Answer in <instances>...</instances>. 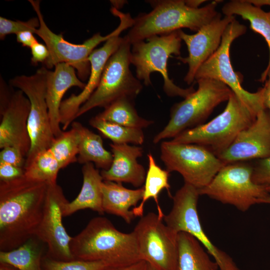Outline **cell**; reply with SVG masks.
<instances>
[{"mask_svg": "<svg viewBox=\"0 0 270 270\" xmlns=\"http://www.w3.org/2000/svg\"><path fill=\"white\" fill-rule=\"evenodd\" d=\"M0 270H18L16 268L4 263H0Z\"/></svg>", "mask_w": 270, "mask_h": 270, "instance_id": "f6af8a7d", "label": "cell"}, {"mask_svg": "<svg viewBox=\"0 0 270 270\" xmlns=\"http://www.w3.org/2000/svg\"><path fill=\"white\" fill-rule=\"evenodd\" d=\"M132 44L130 61L136 67V76L146 86L152 84L150 75L160 72L164 80L163 89L169 96L186 98L195 91L194 86L183 88L174 84L168 72V60L172 54L180 56L182 40L178 31L154 36Z\"/></svg>", "mask_w": 270, "mask_h": 270, "instance_id": "52a82bcc", "label": "cell"}, {"mask_svg": "<svg viewBox=\"0 0 270 270\" xmlns=\"http://www.w3.org/2000/svg\"><path fill=\"white\" fill-rule=\"evenodd\" d=\"M148 162V170L146 172L144 184V194L140 204L132 209L136 217H142L144 216V206L150 198H152L156 202L158 216L164 218V214L158 202L160 192L164 189L168 190V195L172 198L170 189V185L168 178L170 172L162 168L156 162L151 152L147 155Z\"/></svg>", "mask_w": 270, "mask_h": 270, "instance_id": "83f0119b", "label": "cell"}, {"mask_svg": "<svg viewBox=\"0 0 270 270\" xmlns=\"http://www.w3.org/2000/svg\"><path fill=\"white\" fill-rule=\"evenodd\" d=\"M82 172L83 182L80 191L74 200L64 204L62 212L64 217L87 208L100 214H104L102 205L104 180L100 172L92 162L84 164Z\"/></svg>", "mask_w": 270, "mask_h": 270, "instance_id": "7402d4cb", "label": "cell"}, {"mask_svg": "<svg viewBox=\"0 0 270 270\" xmlns=\"http://www.w3.org/2000/svg\"><path fill=\"white\" fill-rule=\"evenodd\" d=\"M218 158L225 164L270 157V112L264 108Z\"/></svg>", "mask_w": 270, "mask_h": 270, "instance_id": "ac0fdd59", "label": "cell"}, {"mask_svg": "<svg viewBox=\"0 0 270 270\" xmlns=\"http://www.w3.org/2000/svg\"><path fill=\"white\" fill-rule=\"evenodd\" d=\"M222 10L226 16L238 15L242 19L248 20L250 29L262 35L266 40L269 49V60L258 80L264 83L266 74L270 70V10L264 12L261 8L252 4L247 0H230L224 5Z\"/></svg>", "mask_w": 270, "mask_h": 270, "instance_id": "cb8c5ba5", "label": "cell"}, {"mask_svg": "<svg viewBox=\"0 0 270 270\" xmlns=\"http://www.w3.org/2000/svg\"><path fill=\"white\" fill-rule=\"evenodd\" d=\"M196 82L198 89L172 106L170 120L154 137V144L174 138L185 130L202 124L214 110L228 101L233 92L226 84L216 80L200 78Z\"/></svg>", "mask_w": 270, "mask_h": 270, "instance_id": "8992f818", "label": "cell"}, {"mask_svg": "<svg viewBox=\"0 0 270 270\" xmlns=\"http://www.w3.org/2000/svg\"><path fill=\"white\" fill-rule=\"evenodd\" d=\"M261 88L264 106L270 112V70L266 74L264 86Z\"/></svg>", "mask_w": 270, "mask_h": 270, "instance_id": "60d3db41", "label": "cell"}, {"mask_svg": "<svg viewBox=\"0 0 270 270\" xmlns=\"http://www.w3.org/2000/svg\"><path fill=\"white\" fill-rule=\"evenodd\" d=\"M18 42L22 46L30 48L38 40L34 36V33L30 31H24L16 34Z\"/></svg>", "mask_w": 270, "mask_h": 270, "instance_id": "f35d334b", "label": "cell"}, {"mask_svg": "<svg viewBox=\"0 0 270 270\" xmlns=\"http://www.w3.org/2000/svg\"><path fill=\"white\" fill-rule=\"evenodd\" d=\"M252 170L253 166L244 162L226 164L207 186L198 190L199 194L246 212L269 194L253 182Z\"/></svg>", "mask_w": 270, "mask_h": 270, "instance_id": "9c48e42d", "label": "cell"}, {"mask_svg": "<svg viewBox=\"0 0 270 270\" xmlns=\"http://www.w3.org/2000/svg\"><path fill=\"white\" fill-rule=\"evenodd\" d=\"M252 4L261 8L262 6H270V0H247Z\"/></svg>", "mask_w": 270, "mask_h": 270, "instance_id": "7bdbcfd3", "label": "cell"}, {"mask_svg": "<svg viewBox=\"0 0 270 270\" xmlns=\"http://www.w3.org/2000/svg\"><path fill=\"white\" fill-rule=\"evenodd\" d=\"M246 27L234 20L225 30L218 50L198 69L195 76L196 81L200 78H211L226 84L253 113L257 115L265 108L262 101V90L250 92L242 86L243 77L236 72L232 65L230 50L232 42L244 34Z\"/></svg>", "mask_w": 270, "mask_h": 270, "instance_id": "30bf717a", "label": "cell"}, {"mask_svg": "<svg viewBox=\"0 0 270 270\" xmlns=\"http://www.w3.org/2000/svg\"><path fill=\"white\" fill-rule=\"evenodd\" d=\"M160 159L170 172H178L184 182L198 190L207 186L225 164L204 146L164 141Z\"/></svg>", "mask_w": 270, "mask_h": 270, "instance_id": "8fae6325", "label": "cell"}, {"mask_svg": "<svg viewBox=\"0 0 270 270\" xmlns=\"http://www.w3.org/2000/svg\"><path fill=\"white\" fill-rule=\"evenodd\" d=\"M86 84L78 78L74 68L68 64H58L55 66L54 71L48 70L46 101L52 130L55 137L60 135L63 130L60 127V108L64 95L72 87L83 90Z\"/></svg>", "mask_w": 270, "mask_h": 270, "instance_id": "44dd1931", "label": "cell"}, {"mask_svg": "<svg viewBox=\"0 0 270 270\" xmlns=\"http://www.w3.org/2000/svg\"><path fill=\"white\" fill-rule=\"evenodd\" d=\"M149 2L152 10L134 18L133 26L124 36L131 45L154 36L170 34L182 28L198 32L218 14L216 8L220 1L214 0L198 8L188 6L184 0Z\"/></svg>", "mask_w": 270, "mask_h": 270, "instance_id": "3957f363", "label": "cell"}, {"mask_svg": "<svg viewBox=\"0 0 270 270\" xmlns=\"http://www.w3.org/2000/svg\"><path fill=\"white\" fill-rule=\"evenodd\" d=\"M48 184L24 175L0 181V251L16 248L35 235L42 217Z\"/></svg>", "mask_w": 270, "mask_h": 270, "instance_id": "6da1fadb", "label": "cell"}, {"mask_svg": "<svg viewBox=\"0 0 270 270\" xmlns=\"http://www.w3.org/2000/svg\"><path fill=\"white\" fill-rule=\"evenodd\" d=\"M60 166L50 150L37 154L24 167V176L32 180L48 184L56 182Z\"/></svg>", "mask_w": 270, "mask_h": 270, "instance_id": "4dcf8cb0", "label": "cell"}, {"mask_svg": "<svg viewBox=\"0 0 270 270\" xmlns=\"http://www.w3.org/2000/svg\"><path fill=\"white\" fill-rule=\"evenodd\" d=\"M235 18L234 16L222 18L220 14L211 22L202 26L196 32L190 34L182 30H178V35L187 46L188 54L185 58H176L188 64V71L184 80L188 85L194 80L199 68L218 48L223 34L228 25Z\"/></svg>", "mask_w": 270, "mask_h": 270, "instance_id": "e0dca14e", "label": "cell"}, {"mask_svg": "<svg viewBox=\"0 0 270 270\" xmlns=\"http://www.w3.org/2000/svg\"><path fill=\"white\" fill-rule=\"evenodd\" d=\"M89 124L114 144L141 145L144 140V133L141 128L123 126L104 120L96 116L90 119Z\"/></svg>", "mask_w": 270, "mask_h": 270, "instance_id": "f546056e", "label": "cell"}, {"mask_svg": "<svg viewBox=\"0 0 270 270\" xmlns=\"http://www.w3.org/2000/svg\"><path fill=\"white\" fill-rule=\"evenodd\" d=\"M240 270L238 268H236V270Z\"/></svg>", "mask_w": 270, "mask_h": 270, "instance_id": "c3c4849f", "label": "cell"}, {"mask_svg": "<svg viewBox=\"0 0 270 270\" xmlns=\"http://www.w3.org/2000/svg\"><path fill=\"white\" fill-rule=\"evenodd\" d=\"M131 46L124 37L119 48L108 60L96 88L80 106L76 118L94 108H104L121 98L134 100L140 92L142 85L130 68Z\"/></svg>", "mask_w": 270, "mask_h": 270, "instance_id": "ba28073f", "label": "cell"}, {"mask_svg": "<svg viewBox=\"0 0 270 270\" xmlns=\"http://www.w3.org/2000/svg\"><path fill=\"white\" fill-rule=\"evenodd\" d=\"M223 112L206 124L184 130L171 140L206 147L216 156L228 148L256 115L232 92Z\"/></svg>", "mask_w": 270, "mask_h": 270, "instance_id": "5b68a950", "label": "cell"}, {"mask_svg": "<svg viewBox=\"0 0 270 270\" xmlns=\"http://www.w3.org/2000/svg\"><path fill=\"white\" fill-rule=\"evenodd\" d=\"M113 159L107 170H102L104 180L126 182L136 188H142L144 184L146 172L138 158L143 155V148L129 144H110Z\"/></svg>", "mask_w": 270, "mask_h": 270, "instance_id": "ffe728a7", "label": "cell"}, {"mask_svg": "<svg viewBox=\"0 0 270 270\" xmlns=\"http://www.w3.org/2000/svg\"><path fill=\"white\" fill-rule=\"evenodd\" d=\"M253 166L252 180L270 194V157L258 160Z\"/></svg>", "mask_w": 270, "mask_h": 270, "instance_id": "e575fe53", "label": "cell"}, {"mask_svg": "<svg viewBox=\"0 0 270 270\" xmlns=\"http://www.w3.org/2000/svg\"><path fill=\"white\" fill-rule=\"evenodd\" d=\"M70 250L74 259L104 262L123 266L141 260L134 232H122L107 218H92L72 237Z\"/></svg>", "mask_w": 270, "mask_h": 270, "instance_id": "7a4b0ae2", "label": "cell"}, {"mask_svg": "<svg viewBox=\"0 0 270 270\" xmlns=\"http://www.w3.org/2000/svg\"><path fill=\"white\" fill-rule=\"evenodd\" d=\"M110 266L101 261H89L79 259L62 261L53 259L46 254L42 262V270H102Z\"/></svg>", "mask_w": 270, "mask_h": 270, "instance_id": "d6a6232c", "label": "cell"}, {"mask_svg": "<svg viewBox=\"0 0 270 270\" xmlns=\"http://www.w3.org/2000/svg\"><path fill=\"white\" fill-rule=\"evenodd\" d=\"M148 264L144 260L123 266H108L102 270H147Z\"/></svg>", "mask_w": 270, "mask_h": 270, "instance_id": "ab89813d", "label": "cell"}, {"mask_svg": "<svg viewBox=\"0 0 270 270\" xmlns=\"http://www.w3.org/2000/svg\"><path fill=\"white\" fill-rule=\"evenodd\" d=\"M68 201L56 182L48 184L44 213L35 235L47 245V256L58 260H74L70 250L72 237L62 222V207Z\"/></svg>", "mask_w": 270, "mask_h": 270, "instance_id": "2e32d148", "label": "cell"}, {"mask_svg": "<svg viewBox=\"0 0 270 270\" xmlns=\"http://www.w3.org/2000/svg\"><path fill=\"white\" fill-rule=\"evenodd\" d=\"M71 124L80 138L77 162L83 164L92 162L97 168L108 169L112 162V154L104 148L102 137L80 122L74 121Z\"/></svg>", "mask_w": 270, "mask_h": 270, "instance_id": "484cf974", "label": "cell"}, {"mask_svg": "<svg viewBox=\"0 0 270 270\" xmlns=\"http://www.w3.org/2000/svg\"><path fill=\"white\" fill-rule=\"evenodd\" d=\"M124 38L120 36V34L114 35L90 54L88 60L90 64V72L84 88L78 94H72L61 104L60 119L63 130H65L76 118L80 106L96 88L108 60L118 50Z\"/></svg>", "mask_w": 270, "mask_h": 270, "instance_id": "d6986e66", "label": "cell"}, {"mask_svg": "<svg viewBox=\"0 0 270 270\" xmlns=\"http://www.w3.org/2000/svg\"><path fill=\"white\" fill-rule=\"evenodd\" d=\"M178 254L176 270H218L217 263L194 236L184 232L178 234Z\"/></svg>", "mask_w": 270, "mask_h": 270, "instance_id": "d4e9b609", "label": "cell"}, {"mask_svg": "<svg viewBox=\"0 0 270 270\" xmlns=\"http://www.w3.org/2000/svg\"><path fill=\"white\" fill-rule=\"evenodd\" d=\"M110 2L112 4L113 8L118 10L121 8L127 2L126 0H110Z\"/></svg>", "mask_w": 270, "mask_h": 270, "instance_id": "ee69618b", "label": "cell"}, {"mask_svg": "<svg viewBox=\"0 0 270 270\" xmlns=\"http://www.w3.org/2000/svg\"><path fill=\"white\" fill-rule=\"evenodd\" d=\"M40 26V20L37 16L26 22L19 20H12L0 16V39L2 40L8 34H16L24 31H30L35 34Z\"/></svg>", "mask_w": 270, "mask_h": 270, "instance_id": "836d02e7", "label": "cell"}, {"mask_svg": "<svg viewBox=\"0 0 270 270\" xmlns=\"http://www.w3.org/2000/svg\"><path fill=\"white\" fill-rule=\"evenodd\" d=\"M104 120L123 126L143 129L154 123L140 116L133 103V100L123 98L118 100L104 108L96 115Z\"/></svg>", "mask_w": 270, "mask_h": 270, "instance_id": "f1b7e54d", "label": "cell"}, {"mask_svg": "<svg viewBox=\"0 0 270 270\" xmlns=\"http://www.w3.org/2000/svg\"><path fill=\"white\" fill-rule=\"evenodd\" d=\"M26 158L22 152L14 146H6L2 149L0 152V162L12 164L24 168Z\"/></svg>", "mask_w": 270, "mask_h": 270, "instance_id": "d590c367", "label": "cell"}, {"mask_svg": "<svg viewBox=\"0 0 270 270\" xmlns=\"http://www.w3.org/2000/svg\"><path fill=\"white\" fill-rule=\"evenodd\" d=\"M80 138L78 131L73 127L67 131H62L55 137L48 148L58 162L61 169L77 162Z\"/></svg>", "mask_w": 270, "mask_h": 270, "instance_id": "1f68e13d", "label": "cell"}, {"mask_svg": "<svg viewBox=\"0 0 270 270\" xmlns=\"http://www.w3.org/2000/svg\"><path fill=\"white\" fill-rule=\"evenodd\" d=\"M198 190L184 182L172 196L173 204L163 220L174 232L188 234L196 238L217 263L220 270H234L238 267L232 258L210 241L202 226L198 212Z\"/></svg>", "mask_w": 270, "mask_h": 270, "instance_id": "4fadbf2b", "label": "cell"}, {"mask_svg": "<svg viewBox=\"0 0 270 270\" xmlns=\"http://www.w3.org/2000/svg\"><path fill=\"white\" fill-rule=\"evenodd\" d=\"M30 48L32 55L31 62L34 65L46 62L49 56V52L46 46L37 41Z\"/></svg>", "mask_w": 270, "mask_h": 270, "instance_id": "74e56055", "label": "cell"}, {"mask_svg": "<svg viewBox=\"0 0 270 270\" xmlns=\"http://www.w3.org/2000/svg\"><path fill=\"white\" fill-rule=\"evenodd\" d=\"M47 252L46 244L34 235L16 248L0 251V263L10 264L18 270H42V260Z\"/></svg>", "mask_w": 270, "mask_h": 270, "instance_id": "4316f807", "label": "cell"}, {"mask_svg": "<svg viewBox=\"0 0 270 270\" xmlns=\"http://www.w3.org/2000/svg\"><path fill=\"white\" fill-rule=\"evenodd\" d=\"M134 232L141 260L156 270H176L178 234L153 212L140 218Z\"/></svg>", "mask_w": 270, "mask_h": 270, "instance_id": "5bb4252c", "label": "cell"}, {"mask_svg": "<svg viewBox=\"0 0 270 270\" xmlns=\"http://www.w3.org/2000/svg\"><path fill=\"white\" fill-rule=\"evenodd\" d=\"M48 70L45 66H42L34 74L29 76H16L10 81V86L22 90L30 102L28 130L31 147L26 158V164L39 152L48 149L55 138L52 130L46 101Z\"/></svg>", "mask_w": 270, "mask_h": 270, "instance_id": "7c38bea8", "label": "cell"}, {"mask_svg": "<svg viewBox=\"0 0 270 270\" xmlns=\"http://www.w3.org/2000/svg\"><path fill=\"white\" fill-rule=\"evenodd\" d=\"M38 18L40 26L35 34L45 42L49 56L44 63L46 68H52L60 63H66L77 71L78 78L82 81L88 78L90 72V64L88 58L94 48L112 36L120 34L124 30L130 28L134 20L129 14L123 13L115 10L113 14L119 18L118 26L110 34L102 36L100 32L95 34L82 44H75L64 40L62 34H56L52 31L46 24L40 9V1L28 0Z\"/></svg>", "mask_w": 270, "mask_h": 270, "instance_id": "277c9868", "label": "cell"}, {"mask_svg": "<svg viewBox=\"0 0 270 270\" xmlns=\"http://www.w3.org/2000/svg\"><path fill=\"white\" fill-rule=\"evenodd\" d=\"M0 148L14 146L26 158L31 147L28 130L30 102L20 90L10 91L0 78Z\"/></svg>", "mask_w": 270, "mask_h": 270, "instance_id": "9a60e30c", "label": "cell"}, {"mask_svg": "<svg viewBox=\"0 0 270 270\" xmlns=\"http://www.w3.org/2000/svg\"><path fill=\"white\" fill-rule=\"evenodd\" d=\"M260 204H270V194L262 200Z\"/></svg>", "mask_w": 270, "mask_h": 270, "instance_id": "bcb514c9", "label": "cell"}, {"mask_svg": "<svg viewBox=\"0 0 270 270\" xmlns=\"http://www.w3.org/2000/svg\"><path fill=\"white\" fill-rule=\"evenodd\" d=\"M206 0H185L186 4L192 8H198Z\"/></svg>", "mask_w": 270, "mask_h": 270, "instance_id": "b9f144b4", "label": "cell"}, {"mask_svg": "<svg viewBox=\"0 0 270 270\" xmlns=\"http://www.w3.org/2000/svg\"><path fill=\"white\" fill-rule=\"evenodd\" d=\"M147 270H156L153 267H152V266H150V265L148 264V267Z\"/></svg>", "mask_w": 270, "mask_h": 270, "instance_id": "7dc6e473", "label": "cell"}, {"mask_svg": "<svg viewBox=\"0 0 270 270\" xmlns=\"http://www.w3.org/2000/svg\"><path fill=\"white\" fill-rule=\"evenodd\" d=\"M24 175V168L0 162V181H10Z\"/></svg>", "mask_w": 270, "mask_h": 270, "instance_id": "8d00e7d4", "label": "cell"}, {"mask_svg": "<svg viewBox=\"0 0 270 270\" xmlns=\"http://www.w3.org/2000/svg\"><path fill=\"white\" fill-rule=\"evenodd\" d=\"M102 208L104 212L122 218L130 224L136 218L130 210L137 206L143 198V186L132 190L122 183L104 180L102 184Z\"/></svg>", "mask_w": 270, "mask_h": 270, "instance_id": "603a6c76", "label": "cell"}]
</instances>
